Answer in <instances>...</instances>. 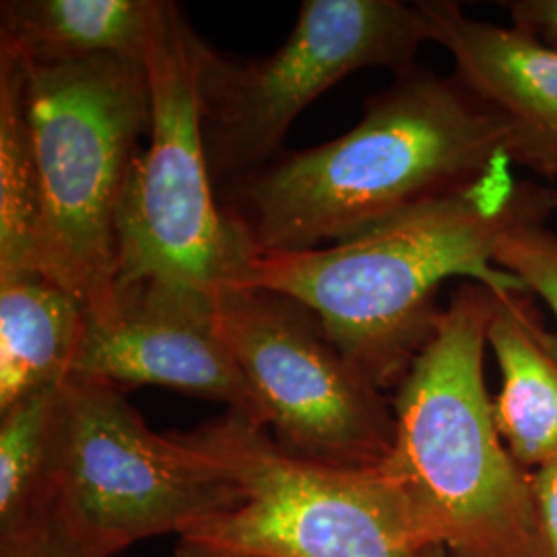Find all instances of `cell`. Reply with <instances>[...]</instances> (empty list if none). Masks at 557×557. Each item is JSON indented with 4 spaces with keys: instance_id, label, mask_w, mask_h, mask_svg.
<instances>
[{
    "instance_id": "9c48e42d",
    "label": "cell",
    "mask_w": 557,
    "mask_h": 557,
    "mask_svg": "<svg viewBox=\"0 0 557 557\" xmlns=\"http://www.w3.org/2000/svg\"><path fill=\"white\" fill-rule=\"evenodd\" d=\"M215 319L260 423L285 453L349 469L384 465L395 407L338 351L306 304L239 287L215 298Z\"/></svg>"
},
{
    "instance_id": "7a4b0ae2",
    "label": "cell",
    "mask_w": 557,
    "mask_h": 557,
    "mask_svg": "<svg viewBox=\"0 0 557 557\" xmlns=\"http://www.w3.org/2000/svg\"><path fill=\"white\" fill-rule=\"evenodd\" d=\"M512 165L504 161L473 186L356 238L257 257L239 287L306 304L366 379L382 393L398 388L438 333L444 308L436 296L446 278L467 277L496 294H531L496 267V248L518 223L549 220L557 190L517 182Z\"/></svg>"
},
{
    "instance_id": "6da1fadb",
    "label": "cell",
    "mask_w": 557,
    "mask_h": 557,
    "mask_svg": "<svg viewBox=\"0 0 557 557\" xmlns=\"http://www.w3.org/2000/svg\"><path fill=\"white\" fill-rule=\"evenodd\" d=\"M510 160L502 120L457 77L413 69L338 139L218 193L252 259L326 248L450 197Z\"/></svg>"
},
{
    "instance_id": "8fae6325",
    "label": "cell",
    "mask_w": 557,
    "mask_h": 557,
    "mask_svg": "<svg viewBox=\"0 0 557 557\" xmlns=\"http://www.w3.org/2000/svg\"><path fill=\"white\" fill-rule=\"evenodd\" d=\"M428 32L450 52L457 77L504 124L508 156L557 178V50L517 27L471 20L457 2L421 0Z\"/></svg>"
},
{
    "instance_id": "277c9868",
    "label": "cell",
    "mask_w": 557,
    "mask_h": 557,
    "mask_svg": "<svg viewBox=\"0 0 557 557\" xmlns=\"http://www.w3.org/2000/svg\"><path fill=\"white\" fill-rule=\"evenodd\" d=\"M25 66L40 176L38 271L98 317L116 296L120 205L140 137L151 135L147 66L126 59Z\"/></svg>"
},
{
    "instance_id": "5bb4252c",
    "label": "cell",
    "mask_w": 557,
    "mask_h": 557,
    "mask_svg": "<svg viewBox=\"0 0 557 557\" xmlns=\"http://www.w3.org/2000/svg\"><path fill=\"white\" fill-rule=\"evenodd\" d=\"M87 306L40 271L0 277V411L71 376Z\"/></svg>"
},
{
    "instance_id": "8992f818",
    "label": "cell",
    "mask_w": 557,
    "mask_h": 557,
    "mask_svg": "<svg viewBox=\"0 0 557 557\" xmlns=\"http://www.w3.org/2000/svg\"><path fill=\"white\" fill-rule=\"evenodd\" d=\"M205 40L180 4L161 2L145 66L153 122L119 215V285L160 281L207 298L236 289L252 255L221 211L200 124Z\"/></svg>"
},
{
    "instance_id": "4fadbf2b",
    "label": "cell",
    "mask_w": 557,
    "mask_h": 557,
    "mask_svg": "<svg viewBox=\"0 0 557 557\" xmlns=\"http://www.w3.org/2000/svg\"><path fill=\"white\" fill-rule=\"evenodd\" d=\"M163 0H2L0 48L29 64L145 62Z\"/></svg>"
},
{
    "instance_id": "ac0fdd59",
    "label": "cell",
    "mask_w": 557,
    "mask_h": 557,
    "mask_svg": "<svg viewBox=\"0 0 557 557\" xmlns=\"http://www.w3.org/2000/svg\"><path fill=\"white\" fill-rule=\"evenodd\" d=\"M0 557H106L87 549L71 537L52 517L41 520L34 529L0 539Z\"/></svg>"
},
{
    "instance_id": "d6986e66",
    "label": "cell",
    "mask_w": 557,
    "mask_h": 557,
    "mask_svg": "<svg viewBox=\"0 0 557 557\" xmlns=\"http://www.w3.org/2000/svg\"><path fill=\"white\" fill-rule=\"evenodd\" d=\"M535 543L533 557H557V460L531 471Z\"/></svg>"
},
{
    "instance_id": "ffe728a7",
    "label": "cell",
    "mask_w": 557,
    "mask_h": 557,
    "mask_svg": "<svg viewBox=\"0 0 557 557\" xmlns=\"http://www.w3.org/2000/svg\"><path fill=\"white\" fill-rule=\"evenodd\" d=\"M512 27L557 50V0H510Z\"/></svg>"
},
{
    "instance_id": "7c38bea8",
    "label": "cell",
    "mask_w": 557,
    "mask_h": 557,
    "mask_svg": "<svg viewBox=\"0 0 557 557\" xmlns=\"http://www.w3.org/2000/svg\"><path fill=\"white\" fill-rule=\"evenodd\" d=\"M487 345L499 366L494 416L518 462L535 471L557 460V338L531 294L494 292Z\"/></svg>"
},
{
    "instance_id": "2e32d148",
    "label": "cell",
    "mask_w": 557,
    "mask_h": 557,
    "mask_svg": "<svg viewBox=\"0 0 557 557\" xmlns=\"http://www.w3.org/2000/svg\"><path fill=\"white\" fill-rule=\"evenodd\" d=\"M40 218L27 66L0 48V277L38 271Z\"/></svg>"
},
{
    "instance_id": "44dd1931",
    "label": "cell",
    "mask_w": 557,
    "mask_h": 557,
    "mask_svg": "<svg viewBox=\"0 0 557 557\" xmlns=\"http://www.w3.org/2000/svg\"><path fill=\"white\" fill-rule=\"evenodd\" d=\"M419 557H450L448 554H446V549L444 547H440V545H436V547H425V549H421V554H419Z\"/></svg>"
},
{
    "instance_id": "e0dca14e",
    "label": "cell",
    "mask_w": 557,
    "mask_h": 557,
    "mask_svg": "<svg viewBox=\"0 0 557 557\" xmlns=\"http://www.w3.org/2000/svg\"><path fill=\"white\" fill-rule=\"evenodd\" d=\"M494 260L543 299L557 319V234L547 227V221H524L506 232Z\"/></svg>"
},
{
    "instance_id": "30bf717a",
    "label": "cell",
    "mask_w": 557,
    "mask_h": 557,
    "mask_svg": "<svg viewBox=\"0 0 557 557\" xmlns=\"http://www.w3.org/2000/svg\"><path fill=\"white\" fill-rule=\"evenodd\" d=\"M71 376L124 393L151 384L220 400L262 425L248 382L221 338L215 298L160 281L116 285L110 308L89 317Z\"/></svg>"
},
{
    "instance_id": "5b68a950",
    "label": "cell",
    "mask_w": 557,
    "mask_h": 557,
    "mask_svg": "<svg viewBox=\"0 0 557 557\" xmlns=\"http://www.w3.org/2000/svg\"><path fill=\"white\" fill-rule=\"evenodd\" d=\"M238 485L236 506L178 535L176 557H419L382 467L349 469L285 453L236 411L178 432Z\"/></svg>"
},
{
    "instance_id": "ba28073f",
    "label": "cell",
    "mask_w": 557,
    "mask_h": 557,
    "mask_svg": "<svg viewBox=\"0 0 557 557\" xmlns=\"http://www.w3.org/2000/svg\"><path fill=\"white\" fill-rule=\"evenodd\" d=\"M238 485L182 442L156 434L126 393L64 380V444L52 515L87 549L116 556L143 539L186 531L238 504Z\"/></svg>"
},
{
    "instance_id": "52a82bcc",
    "label": "cell",
    "mask_w": 557,
    "mask_h": 557,
    "mask_svg": "<svg viewBox=\"0 0 557 557\" xmlns=\"http://www.w3.org/2000/svg\"><path fill=\"white\" fill-rule=\"evenodd\" d=\"M428 32L418 4L306 0L275 54L238 62L207 41L200 54L202 140L215 195L277 160L294 120L335 83L366 66L416 69Z\"/></svg>"
},
{
    "instance_id": "9a60e30c",
    "label": "cell",
    "mask_w": 557,
    "mask_h": 557,
    "mask_svg": "<svg viewBox=\"0 0 557 557\" xmlns=\"http://www.w3.org/2000/svg\"><path fill=\"white\" fill-rule=\"evenodd\" d=\"M64 444V382L0 411V539L52 515Z\"/></svg>"
},
{
    "instance_id": "3957f363",
    "label": "cell",
    "mask_w": 557,
    "mask_h": 557,
    "mask_svg": "<svg viewBox=\"0 0 557 557\" xmlns=\"http://www.w3.org/2000/svg\"><path fill=\"white\" fill-rule=\"evenodd\" d=\"M492 306L494 292L473 281L453 294L397 388L382 465L416 543L450 557H533L531 471L502 440L483 379Z\"/></svg>"
}]
</instances>
